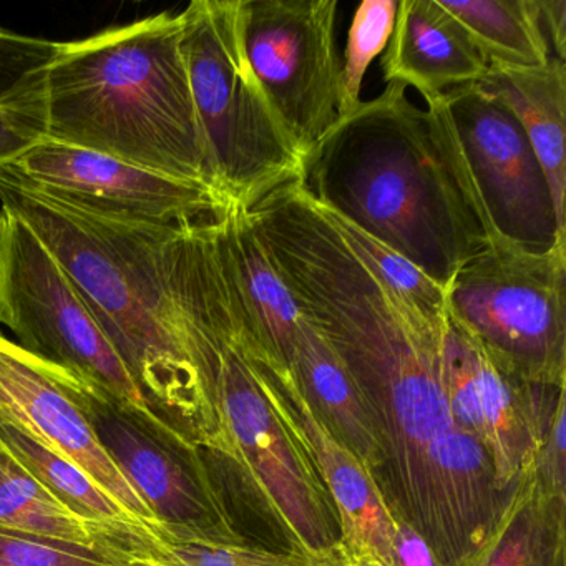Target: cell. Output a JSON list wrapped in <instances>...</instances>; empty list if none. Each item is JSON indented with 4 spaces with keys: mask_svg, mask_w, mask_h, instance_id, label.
Returning a JSON list of instances; mask_svg holds the SVG:
<instances>
[{
    "mask_svg": "<svg viewBox=\"0 0 566 566\" xmlns=\"http://www.w3.org/2000/svg\"><path fill=\"white\" fill-rule=\"evenodd\" d=\"M158 566H313L306 556L250 545H197L158 539L151 548Z\"/></svg>",
    "mask_w": 566,
    "mask_h": 566,
    "instance_id": "cell-27",
    "label": "cell"
},
{
    "mask_svg": "<svg viewBox=\"0 0 566 566\" xmlns=\"http://www.w3.org/2000/svg\"><path fill=\"white\" fill-rule=\"evenodd\" d=\"M211 238L241 346L253 359L290 369L303 314L271 263L247 208H221L211 221Z\"/></svg>",
    "mask_w": 566,
    "mask_h": 566,
    "instance_id": "cell-15",
    "label": "cell"
},
{
    "mask_svg": "<svg viewBox=\"0 0 566 566\" xmlns=\"http://www.w3.org/2000/svg\"><path fill=\"white\" fill-rule=\"evenodd\" d=\"M81 406L105 452L150 506L161 542L247 545L200 447L87 380Z\"/></svg>",
    "mask_w": 566,
    "mask_h": 566,
    "instance_id": "cell-9",
    "label": "cell"
},
{
    "mask_svg": "<svg viewBox=\"0 0 566 566\" xmlns=\"http://www.w3.org/2000/svg\"><path fill=\"white\" fill-rule=\"evenodd\" d=\"M48 140L220 195L188 81L180 14L62 42L49 72Z\"/></svg>",
    "mask_w": 566,
    "mask_h": 566,
    "instance_id": "cell-4",
    "label": "cell"
},
{
    "mask_svg": "<svg viewBox=\"0 0 566 566\" xmlns=\"http://www.w3.org/2000/svg\"><path fill=\"white\" fill-rule=\"evenodd\" d=\"M539 24L553 59L566 57V0H536Z\"/></svg>",
    "mask_w": 566,
    "mask_h": 566,
    "instance_id": "cell-29",
    "label": "cell"
},
{
    "mask_svg": "<svg viewBox=\"0 0 566 566\" xmlns=\"http://www.w3.org/2000/svg\"><path fill=\"white\" fill-rule=\"evenodd\" d=\"M0 201L54 254L151 409L195 446L217 453V384L195 363L168 280V241L180 227L101 220L6 181Z\"/></svg>",
    "mask_w": 566,
    "mask_h": 566,
    "instance_id": "cell-3",
    "label": "cell"
},
{
    "mask_svg": "<svg viewBox=\"0 0 566 566\" xmlns=\"http://www.w3.org/2000/svg\"><path fill=\"white\" fill-rule=\"evenodd\" d=\"M489 61L439 0H402L382 57L387 84L416 88L432 101L452 88L479 84Z\"/></svg>",
    "mask_w": 566,
    "mask_h": 566,
    "instance_id": "cell-16",
    "label": "cell"
},
{
    "mask_svg": "<svg viewBox=\"0 0 566 566\" xmlns=\"http://www.w3.org/2000/svg\"><path fill=\"white\" fill-rule=\"evenodd\" d=\"M248 357L264 394L310 457L329 495L339 522L337 545L353 555L399 566L403 526L390 513L369 470L311 409L290 369Z\"/></svg>",
    "mask_w": 566,
    "mask_h": 566,
    "instance_id": "cell-14",
    "label": "cell"
},
{
    "mask_svg": "<svg viewBox=\"0 0 566 566\" xmlns=\"http://www.w3.org/2000/svg\"><path fill=\"white\" fill-rule=\"evenodd\" d=\"M314 203V201H313ZM316 205V203H314ZM317 210L329 221L331 227L339 234L346 247L366 264L367 270L396 293L403 303L409 304L420 316L430 323L442 326L446 323V296L442 287L437 286L426 274L420 273L412 263L390 250L380 241L374 240L369 234L337 214L324 210L316 205Z\"/></svg>",
    "mask_w": 566,
    "mask_h": 566,
    "instance_id": "cell-24",
    "label": "cell"
},
{
    "mask_svg": "<svg viewBox=\"0 0 566 566\" xmlns=\"http://www.w3.org/2000/svg\"><path fill=\"white\" fill-rule=\"evenodd\" d=\"M399 0H364L354 12L339 72V118L360 105L364 77L389 44Z\"/></svg>",
    "mask_w": 566,
    "mask_h": 566,
    "instance_id": "cell-26",
    "label": "cell"
},
{
    "mask_svg": "<svg viewBox=\"0 0 566 566\" xmlns=\"http://www.w3.org/2000/svg\"><path fill=\"white\" fill-rule=\"evenodd\" d=\"M150 549L128 545L85 546L0 526V566H134Z\"/></svg>",
    "mask_w": 566,
    "mask_h": 566,
    "instance_id": "cell-25",
    "label": "cell"
},
{
    "mask_svg": "<svg viewBox=\"0 0 566 566\" xmlns=\"http://www.w3.org/2000/svg\"><path fill=\"white\" fill-rule=\"evenodd\" d=\"M296 301L363 397L380 450L374 482L390 513L433 566H459L489 538L512 493L450 412L446 323L420 316L354 256L314 271Z\"/></svg>",
    "mask_w": 566,
    "mask_h": 566,
    "instance_id": "cell-1",
    "label": "cell"
},
{
    "mask_svg": "<svg viewBox=\"0 0 566 566\" xmlns=\"http://www.w3.org/2000/svg\"><path fill=\"white\" fill-rule=\"evenodd\" d=\"M459 566H566V499L546 493L533 465L489 538Z\"/></svg>",
    "mask_w": 566,
    "mask_h": 566,
    "instance_id": "cell-20",
    "label": "cell"
},
{
    "mask_svg": "<svg viewBox=\"0 0 566 566\" xmlns=\"http://www.w3.org/2000/svg\"><path fill=\"white\" fill-rule=\"evenodd\" d=\"M439 2L462 24L489 65L542 67L552 59L536 0Z\"/></svg>",
    "mask_w": 566,
    "mask_h": 566,
    "instance_id": "cell-23",
    "label": "cell"
},
{
    "mask_svg": "<svg viewBox=\"0 0 566 566\" xmlns=\"http://www.w3.org/2000/svg\"><path fill=\"white\" fill-rule=\"evenodd\" d=\"M442 102L493 240L533 254L566 247L545 170L505 102L480 84L452 88Z\"/></svg>",
    "mask_w": 566,
    "mask_h": 566,
    "instance_id": "cell-10",
    "label": "cell"
},
{
    "mask_svg": "<svg viewBox=\"0 0 566 566\" xmlns=\"http://www.w3.org/2000/svg\"><path fill=\"white\" fill-rule=\"evenodd\" d=\"M0 323L29 353L142 416L161 419L54 254L6 208L0 210Z\"/></svg>",
    "mask_w": 566,
    "mask_h": 566,
    "instance_id": "cell-8",
    "label": "cell"
},
{
    "mask_svg": "<svg viewBox=\"0 0 566 566\" xmlns=\"http://www.w3.org/2000/svg\"><path fill=\"white\" fill-rule=\"evenodd\" d=\"M290 370L311 409L356 453L374 479L379 472L380 450L363 397L339 357L306 321L294 344Z\"/></svg>",
    "mask_w": 566,
    "mask_h": 566,
    "instance_id": "cell-19",
    "label": "cell"
},
{
    "mask_svg": "<svg viewBox=\"0 0 566 566\" xmlns=\"http://www.w3.org/2000/svg\"><path fill=\"white\" fill-rule=\"evenodd\" d=\"M566 386L559 387L543 420L535 457L539 485L553 496L566 499Z\"/></svg>",
    "mask_w": 566,
    "mask_h": 566,
    "instance_id": "cell-28",
    "label": "cell"
},
{
    "mask_svg": "<svg viewBox=\"0 0 566 566\" xmlns=\"http://www.w3.org/2000/svg\"><path fill=\"white\" fill-rule=\"evenodd\" d=\"M208 311L217 333V455L243 472L286 536L290 552L321 558L339 543L336 510L310 457L287 430L238 339L217 261L208 276Z\"/></svg>",
    "mask_w": 566,
    "mask_h": 566,
    "instance_id": "cell-6",
    "label": "cell"
},
{
    "mask_svg": "<svg viewBox=\"0 0 566 566\" xmlns=\"http://www.w3.org/2000/svg\"><path fill=\"white\" fill-rule=\"evenodd\" d=\"M0 526L74 543V545H128L151 549L155 539L105 532L72 513L6 453L0 463Z\"/></svg>",
    "mask_w": 566,
    "mask_h": 566,
    "instance_id": "cell-22",
    "label": "cell"
},
{
    "mask_svg": "<svg viewBox=\"0 0 566 566\" xmlns=\"http://www.w3.org/2000/svg\"><path fill=\"white\" fill-rule=\"evenodd\" d=\"M505 102L522 125L545 170L556 214L565 223L566 188V65L549 59L542 67L490 64L479 82Z\"/></svg>",
    "mask_w": 566,
    "mask_h": 566,
    "instance_id": "cell-17",
    "label": "cell"
},
{
    "mask_svg": "<svg viewBox=\"0 0 566 566\" xmlns=\"http://www.w3.org/2000/svg\"><path fill=\"white\" fill-rule=\"evenodd\" d=\"M61 44L0 28V168L48 140L49 72Z\"/></svg>",
    "mask_w": 566,
    "mask_h": 566,
    "instance_id": "cell-18",
    "label": "cell"
},
{
    "mask_svg": "<svg viewBox=\"0 0 566 566\" xmlns=\"http://www.w3.org/2000/svg\"><path fill=\"white\" fill-rule=\"evenodd\" d=\"M84 379L0 334V422L87 472L158 536L157 520L98 442L81 406Z\"/></svg>",
    "mask_w": 566,
    "mask_h": 566,
    "instance_id": "cell-13",
    "label": "cell"
},
{
    "mask_svg": "<svg viewBox=\"0 0 566 566\" xmlns=\"http://www.w3.org/2000/svg\"><path fill=\"white\" fill-rule=\"evenodd\" d=\"M181 49L218 191L250 208L300 180L296 145L251 71L241 0H195L180 12Z\"/></svg>",
    "mask_w": 566,
    "mask_h": 566,
    "instance_id": "cell-5",
    "label": "cell"
},
{
    "mask_svg": "<svg viewBox=\"0 0 566 566\" xmlns=\"http://www.w3.org/2000/svg\"><path fill=\"white\" fill-rule=\"evenodd\" d=\"M313 566H392L380 559L366 555H353V553L344 552L339 545L334 546L329 553L313 559Z\"/></svg>",
    "mask_w": 566,
    "mask_h": 566,
    "instance_id": "cell-30",
    "label": "cell"
},
{
    "mask_svg": "<svg viewBox=\"0 0 566 566\" xmlns=\"http://www.w3.org/2000/svg\"><path fill=\"white\" fill-rule=\"evenodd\" d=\"M0 181L101 220L135 227H185L231 203L203 185L52 140L0 168Z\"/></svg>",
    "mask_w": 566,
    "mask_h": 566,
    "instance_id": "cell-12",
    "label": "cell"
},
{
    "mask_svg": "<svg viewBox=\"0 0 566 566\" xmlns=\"http://www.w3.org/2000/svg\"><path fill=\"white\" fill-rule=\"evenodd\" d=\"M134 566H158L157 563L154 562V558L145 559V562L137 563Z\"/></svg>",
    "mask_w": 566,
    "mask_h": 566,
    "instance_id": "cell-31",
    "label": "cell"
},
{
    "mask_svg": "<svg viewBox=\"0 0 566 566\" xmlns=\"http://www.w3.org/2000/svg\"><path fill=\"white\" fill-rule=\"evenodd\" d=\"M0 449L85 522L115 535L158 539L148 526L135 518L81 467L22 430L0 422Z\"/></svg>",
    "mask_w": 566,
    "mask_h": 566,
    "instance_id": "cell-21",
    "label": "cell"
},
{
    "mask_svg": "<svg viewBox=\"0 0 566 566\" xmlns=\"http://www.w3.org/2000/svg\"><path fill=\"white\" fill-rule=\"evenodd\" d=\"M336 0H241L244 52L301 158L339 120Z\"/></svg>",
    "mask_w": 566,
    "mask_h": 566,
    "instance_id": "cell-11",
    "label": "cell"
},
{
    "mask_svg": "<svg viewBox=\"0 0 566 566\" xmlns=\"http://www.w3.org/2000/svg\"><path fill=\"white\" fill-rule=\"evenodd\" d=\"M443 296L447 317L506 376L566 384V247L533 254L493 241Z\"/></svg>",
    "mask_w": 566,
    "mask_h": 566,
    "instance_id": "cell-7",
    "label": "cell"
},
{
    "mask_svg": "<svg viewBox=\"0 0 566 566\" xmlns=\"http://www.w3.org/2000/svg\"><path fill=\"white\" fill-rule=\"evenodd\" d=\"M6 452L4 450L0 449V463H2V460H4Z\"/></svg>",
    "mask_w": 566,
    "mask_h": 566,
    "instance_id": "cell-32",
    "label": "cell"
},
{
    "mask_svg": "<svg viewBox=\"0 0 566 566\" xmlns=\"http://www.w3.org/2000/svg\"><path fill=\"white\" fill-rule=\"evenodd\" d=\"M402 84L339 118L303 158L304 193L406 258L446 291L493 243L442 95L419 108Z\"/></svg>",
    "mask_w": 566,
    "mask_h": 566,
    "instance_id": "cell-2",
    "label": "cell"
}]
</instances>
